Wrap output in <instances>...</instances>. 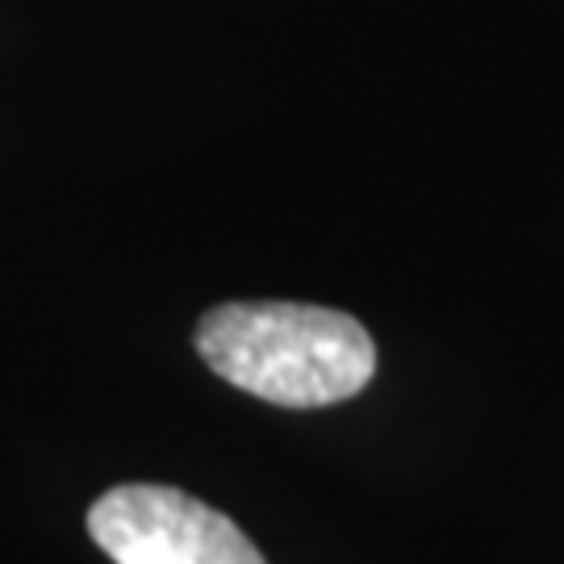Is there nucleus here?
Wrapping results in <instances>:
<instances>
[{"mask_svg":"<svg viewBox=\"0 0 564 564\" xmlns=\"http://www.w3.org/2000/svg\"><path fill=\"white\" fill-rule=\"evenodd\" d=\"M197 356L235 389L289 410L356 398L377 372L360 318L305 302H226L197 323Z\"/></svg>","mask_w":564,"mask_h":564,"instance_id":"f257e3e1","label":"nucleus"},{"mask_svg":"<svg viewBox=\"0 0 564 564\" xmlns=\"http://www.w3.org/2000/svg\"><path fill=\"white\" fill-rule=\"evenodd\" d=\"M88 535L113 564H268L235 519L172 485H113L88 506Z\"/></svg>","mask_w":564,"mask_h":564,"instance_id":"f03ea898","label":"nucleus"}]
</instances>
